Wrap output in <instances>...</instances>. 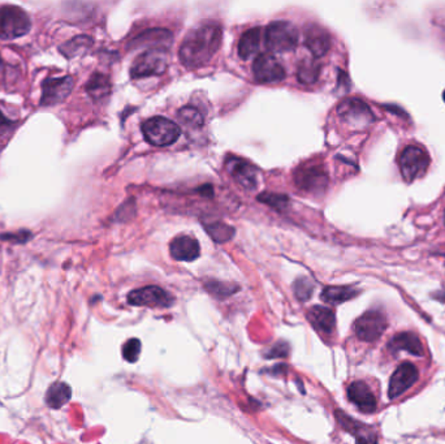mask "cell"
<instances>
[{
    "label": "cell",
    "instance_id": "1",
    "mask_svg": "<svg viewBox=\"0 0 445 444\" xmlns=\"http://www.w3.org/2000/svg\"><path fill=\"white\" fill-rule=\"evenodd\" d=\"M223 32L220 25L212 21L201 23L184 38L179 57L185 67L199 68L210 63L221 45Z\"/></svg>",
    "mask_w": 445,
    "mask_h": 444
},
{
    "label": "cell",
    "instance_id": "2",
    "mask_svg": "<svg viewBox=\"0 0 445 444\" xmlns=\"http://www.w3.org/2000/svg\"><path fill=\"white\" fill-rule=\"evenodd\" d=\"M264 42L270 51L283 54L292 51L298 44V30L289 21H274L264 32Z\"/></svg>",
    "mask_w": 445,
    "mask_h": 444
},
{
    "label": "cell",
    "instance_id": "3",
    "mask_svg": "<svg viewBox=\"0 0 445 444\" xmlns=\"http://www.w3.org/2000/svg\"><path fill=\"white\" fill-rule=\"evenodd\" d=\"M168 64H170V55L167 50L160 47L150 48L146 52L136 57L130 68V75L133 79L159 76L167 70Z\"/></svg>",
    "mask_w": 445,
    "mask_h": 444
},
{
    "label": "cell",
    "instance_id": "4",
    "mask_svg": "<svg viewBox=\"0 0 445 444\" xmlns=\"http://www.w3.org/2000/svg\"><path fill=\"white\" fill-rule=\"evenodd\" d=\"M142 132L148 144L159 148L175 144L181 135L177 124L161 116L151 117L148 122H145L142 126Z\"/></svg>",
    "mask_w": 445,
    "mask_h": 444
},
{
    "label": "cell",
    "instance_id": "5",
    "mask_svg": "<svg viewBox=\"0 0 445 444\" xmlns=\"http://www.w3.org/2000/svg\"><path fill=\"white\" fill-rule=\"evenodd\" d=\"M30 19L26 12L14 6L0 8V38L13 39L25 35L30 30Z\"/></svg>",
    "mask_w": 445,
    "mask_h": 444
},
{
    "label": "cell",
    "instance_id": "6",
    "mask_svg": "<svg viewBox=\"0 0 445 444\" xmlns=\"http://www.w3.org/2000/svg\"><path fill=\"white\" fill-rule=\"evenodd\" d=\"M399 163L404 180L411 182L426 173L430 166V157L419 146H408L402 151Z\"/></svg>",
    "mask_w": 445,
    "mask_h": 444
},
{
    "label": "cell",
    "instance_id": "7",
    "mask_svg": "<svg viewBox=\"0 0 445 444\" xmlns=\"http://www.w3.org/2000/svg\"><path fill=\"white\" fill-rule=\"evenodd\" d=\"M128 302L135 307L166 309L171 308L175 298L163 288L157 285H148L132 291L128 295Z\"/></svg>",
    "mask_w": 445,
    "mask_h": 444
},
{
    "label": "cell",
    "instance_id": "8",
    "mask_svg": "<svg viewBox=\"0 0 445 444\" xmlns=\"http://www.w3.org/2000/svg\"><path fill=\"white\" fill-rule=\"evenodd\" d=\"M386 329L387 319L377 310L366 311L354 323V332L358 339L367 342L377 340L384 334Z\"/></svg>",
    "mask_w": 445,
    "mask_h": 444
},
{
    "label": "cell",
    "instance_id": "9",
    "mask_svg": "<svg viewBox=\"0 0 445 444\" xmlns=\"http://www.w3.org/2000/svg\"><path fill=\"white\" fill-rule=\"evenodd\" d=\"M254 79L262 84H275L286 79V69L270 54H262L253 64Z\"/></svg>",
    "mask_w": 445,
    "mask_h": 444
},
{
    "label": "cell",
    "instance_id": "10",
    "mask_svg": "<svg viewBox=\"0 0 445 444\" xmlns=\"http://www.w3.org/2000/svg\"><path fill=\"white\" fill-rule=\"evenodd\" d=\"M418 378H419L418 369L411 363H404L399 365L389 379V399L399 398L402 394H405L409 388L415 385Z\"/></svg>",
    "mask_w": 445,
    "mask_h": 444
},
{
    "label": "cell",
    "instance_id": "11",
    "mask_svg": "<svg viewBox=\"0 0 445 444\" xmlns=\"http://www.w3.org/2000/svg\"><path fill=\"white\" fill-rule=\"evenodd\" d=\"M297 186L308 193L323 192L328 185V176L322 167H301L295 173Z\"/></svg>",
    "mask_w": 445,
    "mask_h": 444
},
{
    "label": "cell",
    "instance_id": "12",
    "mask_svg": "<svg viewBox=\"0 0 445 444\" xmlns=\"http://www.w3.org/2000/svg\"><path fill=\"white\" fill-rule=\"evenodd\" d=\"M336 420L340 423L345 432L353 435L355 438V444H377V435L371 426H367L362 422L357 421L344 413L343 410L337 409L335 412Z\"/></svg>",
    "mask_w": 445,
    "mask_h": 444
},
{
    "label": "cell",
    "instance_id": "13",
    "mask_svg": "<svg viewBox=\"0 0 445 444\" xmlns=\"http://www.w3.org/2000/svg\"><path fill=\"white\" fill-rule=\"evenodd\" d=\"M73 89V79L70 76L47 79L42 85V99L43 106H55L63 102Z\"/></svg>",
    "mask_w": 445,
    "mask_h": 444
},
{
    "label": "cell",
    "instance_id": "14",
    "mask_svg": "<svg viewBox=\"0 0 445 444\" xmlns=\"http://www.w3.org/2000/svg\"><path fill=\"white\" fill-rule=\"evenodd\" d=\"M337 113L344 122H346L350 126H367L374 120V116L371 114L370 108L366 106V103L358 99L344 101L340 104Z\"/></svg>",
    "mask_w": 445,
    "mask_h": 444
},
{
    "label": "cell",
    "instance_id": "15",
    "mask_svg": "<svg viewBox=\"0 0 445 444\" xmlns=\"http://www.w3.org/2000/svg\"><path fill=\"white\" fill-rule=\"evenodd\" d=\"M226 167L235 182L245 189H255L257 186V170L246 160L237 157H230L226 162Z\"/></svg>",
    "mask_w": 445,
    "mask_h": 444
},
{
    "label": "cell",
    "instance_id": "16",
    "mask_svg": "<svg viewBox=\"0 0 445 444\" xmlns=\"http://www.w3.org/2000/svg\"><path fill=\"white\" fill-rule=\"evenodd\" d=\"M305 45L314 57H324L331 48V37L319 25L310 23L305 29Z\"/></svg>",
    "mask_w": 445,
    "mask_h": 444
},
{
    "label": "cell",
    "instance_id": "17",
    "mask_svg": "<svg viewBox=\"0 0 445 444\" xmlns=\"http://www.w3.org/2000/svg\"><path fill=\"white\" fill-rule=\"evenodd\" d=\"M348 398L364 413H373L377 410V399L370 387L362 380L353 382L348 387Z\"/></svg>",
    "mask_w": 445,
    "mask_h": 444
},
{
    "label": "cell",
    "instance_id": "18",
    "mask_svg": "<svg viewBox=\"0 0 445 444\" xmlns=\"http://www.w3.org/2000/svg\"><path fill=\"white\" fill-rule=\"evenodd\" d=\"M171 255L177 261L190 262L201 255V248L198 241L192 236H179L170 245Z\"/></svg>",
    "mask_w": 445,
    "mask_h": 444
},
{
    "label": "cell",
    "instance_id": "19",
    "mask_svg": "<svg viewBox=\"0 0 445 444\" xmlns=\"http://www.w3.org/2000/svg\"><path fill=\"white\" fill-rule=\"evenodd\" d=\"M388 349L393 354L405 351L413 356L423 357L424 349L419 338L413 332H399L395 335L388 342Z\"/></svg>",
    "mask_w": 445,
    "mask_h": 444
},
{
    "label": "cell",
    "instance_id": "20",
    "mask_svg": "<svg viewBox=\"0 0 445 444\" xmlns=\"http://www.w3.org/2000/svg\"><path fill=\"white\" fill-rule=\"evenodd\" d=\"M308 319L313 327L320 334L331 335L336 329V317L332 309L319 305L313 307L308 309Z\"/></svg>",
    "mask_w": 445,
    "mask_h": 444
},
{
    "label": "cell",
    "instance_id": "21",
    "mask_svg": "<svg viewBox=\"0 0 445 444\" xmlns=\"http://www.w3.org/2000/svg\"><path fill=\"white\" fill-rule=\"evenodd\" d=\"M359 293L358 289L353 287H346V285H332L323 289L322 292V300L327 304L331 305H339L343 304L345 301H349Z\"/></svg>",
    "mask_w": 445,
    "mask_h": 444
},
{
    "label": "cell",
    "instance_id": "22",
    "mask_svg": "<svg viewBox=\"0 0 445 444\" xmlns=\"http://www.w3.org/2000/svg\"><path fill=\"white\" fill-rule=\"evenodd\" d=\"M72 396V389L67 383L55 382L46 392V404L52 409H59L68 403Z\"/></svg>",
    "mask_w": 445,
    "mask_h": 444
},
{
    "label": "cell",
    "instance_id": "23",
    "mask_svg": "<svg viewBox=\"0 0 445 444\" xmlns=\"http://www.w3.org/2000/svg\"><path fill=\"white\" fill-rule=\"evenodd\" d=\"M259 46H261V28L250 29L241 37L239 42V55L244 60L250 59L258 52Z\"/></svg>",
    "mask_w": 445,
    "mask_h": 444
},
{
    "label": "cell",
    "instance_id": "24",
    "mask_svg": "<svg viewBox=\"0 0 445 444\" xmlns=\"http://www.w3.org/2000/svg\"><path fill=\"white\" fill-rule=\"evenodd\" d=\"M320 75L319 63L315 59H305L299 63L297 69V77L301 84L313 85L315 84Z\"/></svg>",
    "mask_w": 445,
    "mask_h": 444
},
{
    "label": "cell",
    "instance_id": "25",
    "mask_svg": "<svg viewBox=\"0 0 445 444\" xmlns=\"http://www.w3.org/2000/svg\"><path fill=\"white\" fill-rule=\"evenodd\" d=\"M86 90H88L92 99L101 101L104 97H107L110 94L111 84H110V80H108L107 76L101 75V73H95V75H92V79L88 82Z\"/></svg>",
    "mask_w": 445,
    "mask_h": 444
},
{
    "label": "cell",
    "instance_id": "26",
    "mask_svg": "<svg viewBox=\"0 0 445 444\" xmlns=\"http://www.w3.org/2000/svg\"><path fill=\"white\" fill-rule=\"evenodd\" d=\"M179 120L189 128H201L204 126V116L198 108L193 106H185L179 111Z\"/></svg>",
    "mask_w": 445,
    "mask_h": 444
},
{
    "label": "cell",
    "instance_id": "27",
    "mask_svg": "<svg viewBox=\"0 0 445 444\" xmlns=\"http://www.w3.org/2000/svg\"><path fill=\"white\" fill-rule=\"evenodd\" d=\"M205 288L217 298H226V297L232 296L239 291V285L232 284V283H226V282H219V280H208L206 282Z\"/></svg>",
    "mask_w": 445,
    "mask_h": 444
},
{
    "label": "cell",
    "instance_id": "28",
    "mask_svg": "<svg viewBox=\"0 0 445 444\" xmlns=\"http://www.w3.org/2000/svg\"><path fill=\"white\" fill-rule=\"evenodd\" d=\"M206 231L217 242H227L235 236V228L220 222L206 224Z\"/></svg>",
    "mask_w": 445,
    "mask_h": 444
},
{
    "label": "cell",
    "instance_id": "29",
    "mask_svg": "<svg viewBox=\"0 0 445 444\" xmlns=\"http://www.w3.org/2000/svg\"><path fill=\"white\" fill-rule=\"evenodd\" d=\"M293 289H295V295L299 301H306L313 295L314 285L308 278H299L295 282Z\"/></svg>",
    "mask_w": 445,
    "mask_h": 444
},
{
    "label": "cell",
    "instance_id": "30",
    "mask_svg": "<svg viewBox=\"0 0 445 444\" xmlns=\"http://www.w3.org/2000/svg\"><path fill=\"white\" fill-rule=\"evenodd\" d=\"M92 45V39L88 37H77L73 41H70L69 44L66 45L64 48V54L68 57H75L76 54H79L81 51L86 50L89 46Z\"/></svg>",
    "mask_w": 445,
    "mask_h": 444
},
{
    "label": "cell",
    "instance_id": "31",
    "mask_svg": "<svg viewBox=\"0 0 445 444\" xmlns=\"http://www.w3.org/2000/svg\"><path fill=\"white\" fill-rule=\"evenodd\" d=\"M141 354V342L133 338L129 339L123 347V357L128 363H136Z\"/></svg>",
    "mask_w": 445,
    "mask_h": 444
},
{
    "label": "cell",
    "instance_id": "32",
    "mask_svg": "<svg viewBox=\"0 0 445 444\" xmlns=\"http://www.w3.org/2000/svg\"><path fill=\"white\" fill-rule=\"evenodd\" d=\"M258 198H259V201L274 207L276 210L286 209V204H288V197L281 195V194L263 193Z\"/></svg>",
    "mask_w": 445,
    "mask_h": 444
},
{
    "label": "cell",
    "instance_id": "33",
    "mask_svg": "<svg viewBox=\"0 0 445 444\" xmlns=\"http://www.w3.org/2000/svg\"><path fill=\"white\" fill-rule=\"evenodd\" d=\"M14 126H16V123L12 122L11 119H8L0 110V136L10 135L12 128H14Z\"/></svg>",
    "mask_w": 445,
    "mask_h": 444
},
{
    "label": "cell",
    "instance_id": "34",
    "mask_svg": "<svg viewBox=\"0 0 445 444\" xmlns=\"http://www.w3.org/2000/svg\"><path fill=\"white\" fill-rule=\"evenodd\" d=\"M286 354H288V344L280 342L275 345L274 348L271 349V352L267 354V357L277 358V357H286Z\"/></svg>",
    "mask_w": 445,
    "mask_h": 444
},
{
    "label": "cell",
    "instance_id": "35",
    "mask_svg": "<svg viewBox=\"0 0 445 444\" xmlns=\"http://www.w3.org/2000/svg\"><path fill=\"white\" fill-rule=\"evenodd\" d=\"M443 98H444V102H445V91H444V94H443Z\"/></svg>",
    "mask_w": 445,
    "mask_h": 444
},
{
    "label": "cell",
    "instance_id": "36",
    "mask_svg": "<svg viewBox=\"0 0 445 444\" xmlns=\"http://www.w3.org/2000/svg\"><path fill=\"white\" fill-rule=\"evenodd\" d=\"M444 219H445V214H444Z\"/></svg>",
    "mask_w": 445,
    "mask_h": 444
}]
</instances>
